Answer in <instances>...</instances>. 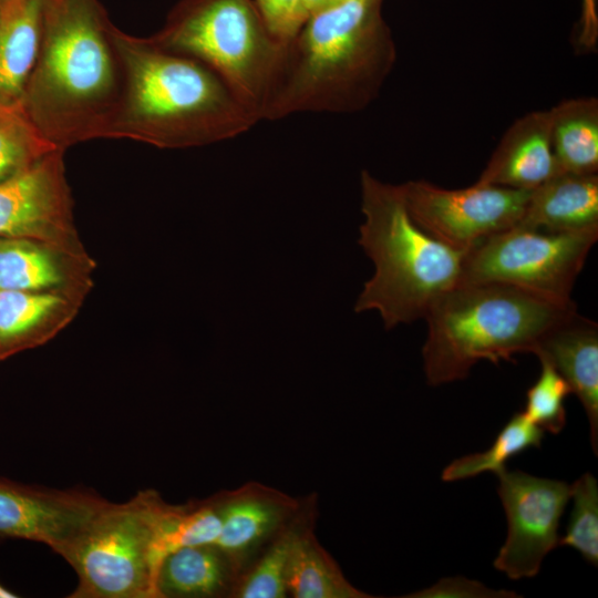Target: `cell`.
<instances>
[{
    "label": "cell",
    "instance_id": "cell-25",
    "mask_svg": "<svg viewBox=\"0 0 598 598\" xmlns=\"http://www.w3.org/2000/svg\"><path fill=\"white\" fill-rule=\"evenodd\" d=\"M54 150L58 147L38 130L22 101L0 102V184L28 169Z\"/></svg>",
    "mask_w": 598,
    "mask_h": 598
},
{
    "label": "cell",
    "instance_id": "cell-28",
    "mask_svg": "<svg viewBox=\"0 0 598 598\" xmlns=\"http://www.w3.org/2000/svg\"><path fill=\"white\" fill-rule=\"evenodd\" d=\"M526 394L523 414L535 425L551 434H558L566 425L565 399L570 392L563 377L546 361Z\"/></svg>",
    "mask_w": 598,
    "mask_h": 598
},
{
    "label": "cell",
    "instance_id": "cell-7",
    "mask_svg": "<svg viewBox=\"0 0 598 598\" xmlns=\"http://www.w3.org/2000/svg\"><path fill=\"white\" fill-rule=\"evenodd\" d=\"M163 501L144 489L107 502L55 551L78 575L70 598H158L153 540Z\"/></svg>",
    "mask_w": 598,
    "mask_h": 598
},
{
    "label": "cell",
    "instance_id": "cell-9",
    "mask_svg": "<svg viewBox=\"0 0 598 598\" xmlns=\"http://www.w3.org/2000/svg\"><path fill=\"white\" fill-rule=\"evenodd\" d=\"M399 187L412 219L432 237L463 251L517 225L532 192L476 182L458 189L426 181Z\"/></svg>",
    "mask_w": 598,
    "mask_h": 598
},
{
    "label": "cell",
    "instance_id": "cell-22",
    "mask_svg": "<svg viewBox=\"0 0 598 598\" xmlns=\"http://www.w3.org/2000/svg\"><path fill=\"white\" fill-rule=\"evenodd\" d=\"M288 594L296 598H364L365 592L350 584L312 532L298 535L287 575Z\"/></svg>",
    "mask_w": 598,
    "mask_h": 598
},
{
    "label": "cell",
    "instance_id": "cell-18",
    "mask_svg": "<svg viewBox=\"0 0 598 598\" xmlns=\"http://www.w3.org/2000/svg\"><path fill=\"white\" fill-rule=\"evenodd\" d=\"M550 233L598 229V175L558 173L532 189L519 223Z\"/></svg>",
    "mask_w": 598,
    "mask_h": 598
},
{
    "label": "cell",
    "instance_id": "cell-30",
    "mask_svg": "<svg viewBox=\"0 0 598 598\" xmlns=\"http://www.w3.org/2000/svg\"><path fill=\"white\" fill-rule=\"evenodd\" d=\"M415 598H508L516 597L514 591L495 590L482 582L465 577H446L429 588L409 595Z\"/></svg>",
    "mask_w": 598,
    "mask_h": 598
},
{
    "label": "cell",
    "instance_id": "cell-21",
    "mask_svg": "<svg viewBox=\"0 0 598 598\" xmlns=\"http://www.w3.org/2000/svg\"><path fill=\"white\" fill-rule=\"evenodd\" d=\"M549 110L551 147L559 173L597 174V99H570Z\"/></svg>",
    "mask_w": 598,
    "mask_h": 598
},
{
    "label": "cell",
    "instance_id": "cell-8",
    "mask_svg": "<svg viewBox=\"0 0 598 598\" xmlns=\"http://www.w3.org/2000/svg\"><path fill=\"white\" fill-rule=\"evenodd\" d=\"M598 229L550 233L515 225L464 252L460 282H496L569 302Z\"/></svg>",
    "mask_w": 598,
    "mask_h": 598
},
{
    "label": "cell",
    "instance_id": "cell-16",
    "mask_svg": "<svg viewBox=\"0 0 598 598\" xmlns=\"http://www.w3.org/2000/svg\"><path fill=\"white\" fill-rule=\"evenodd\" d=\"M219 498L221 530L215 545L236 571L281 530L297 508L286 495L256 485L219 495Z\"/></svg>",
    "mask_w": 598,
    "mask_h": 598
},
{
    "label": "cell",
    "instance_id": "cell-6",
    "mask_svg": "<svg viewBox=\"0 0 598 598\" xmlns=\"http://www.w3.org/2000/svg\"><path fill=\"white\" fill-rule=\"evenodd\" d=\"M148 39L206 65L258 122L265 120L287 43L270 32L252 0H181Z\"/></svg>",
    "mask_w": 598,
    "mask_h": 598
},
{
    "label": "cell",
    "instance_id": "cell-15",
    "mask_svg": "<svg viewBox=\"0 0 598 598\" xmlns=\"http://www.w3.org/2000/svg\"><path fill=\"white\" fill-rule=\"evenodd\" d=\"M558 173L550 110L533 111L507 128L476 183L532 190Z\"/></svg>",
    "mask_w": 598,
    "mask_h": 598
},
{
    "label": "cell",
    "instance_id": "cell-24",
    "mask_svg": "<svg viewBox=\"0 0 598 598\" xmlns=\"http://www.w3.org/2000/svg\"><path fill=\"white\" fill-rule=\"evenodd\" d=\"M543 437L544 431L532 423L523 412L515 413L486 451L454 460L443 470L442 480L455 482L485 472L497 475L506 468V462L513 456L530 447H539Z\"/></svg>",
    "mask_w": 598,
    "mask_h": 598
},
{
    "label": "cell",
    "instance_id": "cell-11",
    "mask_svg": "<svg viewBox=\"0 0 598 598\" xmlns=\"http://www.w3.org/2000/svg\"><path fill=\"white\" fill-rule=\"evenodd\" d=\"M64 152L54 150L0 184V238L35 240L87 256L75 230Z\"/></svg>",
    "mask_w": 598,
    "mask_h": 598
},
{
    "label": "cell",
    "instance_id": "cell-27",
    "mask_svg": "<svg viewBox=\"0 0 598 598\" xmlns=\"http://www.w3.org/2000/svg\"><path fill=\"white\" fill-rule=\"evenodd\" d=\"M573 509L559 545L576 549L589 564H598V484L590 473L570 485Z\"/></svg>",
    "mask_w": 598,
    "mask_h": 598
},
{
    "label": "cell",
    "instance_id": "cell-5",
    "mask_svg": "<svg viewBox=\"0 0 598 598\" xmlns=\"http://www.w3.org/2000/svg\"><path fill=\"white\" fill-rule=\"evenodd\" d=\"M359 244L373 261L354 311L378 310L386 329L424 319L461 279L463 250L432 237L410 216L399 185L361 173Z\"/></svg>",
    "mask_w": 598,
    "mask_h": 598
},
{
    "label": "cell",
    "instance_id": "cell-2",
    "mask_svg": "<svg viewBox=\"0 0 598 598\" xmlns=\"http://www.w3.org/2000/svg\"><path fill=\"white\" fill-rule=\"evenodd\" d=\"M112 32L123 82L106 138L187 148L235 138L258 123L225 82L199 61L115 25Z\"/></svg>",
    "mask_w": 598,
    "mask_h": 598
},
{
    "label": "cell",
    "instance_id": "cell-19",
    "mask_svg": "<svg viewBox=\"0 0 598 598\" xmlns=\"http://www.w3.org/2000/svg\"><path fill=\"white\" fill-rule=\"evenodd\" d=\"M43 0H0V102L22 101L34 66Z\"/></svg>",
    "mask_w": 598,
    "mask_h": 598
},
{
    "label": "cell",
    "instance_id": "cell-20",
    "mask_svg": "<svg viewBox=\"0 0 598 598\" xmlns=\"http://www.w3.org/2000/svg\"><path fill=\"white\" fill-rule=\"evenodd\" d=\"M236 569L216 545L182 547L167 554L156 574L158 598H212L233 592Z\"/></svg>",
    "mask_w": 598,
    "mask_h": 598
},
{
    "label": "cell",
    "instance_id": "cell-17",
    "mask_svg": "<svg viewBox=\"0 0 598 598\" xmlns=\"http://www.w3.org/2000/svg\"><path fill=\"white\" fill-rule=\"evenodd\" d=\"M83 299L64 292L0 289V362L58 334L75 317Z\"/></svg>",
    "mask_w": 598,
    "mask_h": 598
},
{
    "label": "cell",
    "instance_id": "cell-23",
    "mask_svg": "<svg viewBox=\"0 0 598 598\" xmlns=\"http://www.w3.org/2000/svg\"><path fill=\"white\" fill-rule=\"evenodd\" d=\"M221 530L219 496L184 505L164 501L157 516L153 557L158 566L163 558L182 547L215 545Z\"/></svg>",
    "mask_w": 598,
    "mask_h": 598
},
{
    "label": "cell",
    "instance_id": "cell-3",
    "mask_svg": "<svg viewBox=\"0 0 598 598\" xmlns=\"http://www.w3.org/2000/svg\"><path fill=\"white\" fill-rule=\"evenodd\" d=\"M395 61L382 0L332 2L311 12L287 43L265 120L360 112L378 97Z\"/></svg>",
    "mask_w": 598,
    "mask_h": 598
},
{
    "label": "cell",
    "instance_id": "cell-32",
    "mask_svg": "<svg viewBox=\"0 0 598 598\" xmlns=\"http://www.w3.org/2000/svg\"><path fill=\"white\" fill-rule=\"evenodd\" d=\"M338 0H305V4H306V8H307V11H308V16L318 10V9H321L332 2H336Z\"/></svg>",
    "mask_w": 598,
    "mask_h": 598
},
{
    "label": "cell",
    "instance_id": "cell-13",
    "mask_svg": "<svg viewBox=\"0 0 598 598\" xmlns=\"http://www.w3.org/2000/svg\"><path fill=\"white\" fill-rule=\"evenodd\" d=\"M94 261L30 239L0 238V289L84 298Z\"/></svg>",
    "mask_w": 598,
    "mask_h": 598
},
{
    "label": "cell",
    "instance_id": "cell-1",
    "mask_svg": "<svg viewBox=\"0 0 598 598\" xmlns=\"http://www.w3.org/2000/svg\"><path fill=\"white\" fill-rule=\"evenodd\" d=\"M99 0H43L41 41L22 104L55 147L106 138L123 72Z\"/></svg>",
    "mask_w": 598,
    "mask_h": 598
},
{
    "label": "cell",
    "instance_id": "cell-4",
    "mask_svg": "<svg viewBox=\"0 0 598 598\" xmlns=\"http://www.w3.org/2000/svg\"><path fill=\"white\" fill-rule=\"evenodd\" d=\"M575 311L574 301H553L508 285L458 282L424 317L426 382H454L478 361L498 364L517 353H533L542 337Z\"/></svg>",
    "mask_w": 598,
    "mask_h": 598
},
{
    "label": "cell",
    "instance_id": "cell-10",
    "mask_svg": "<svg viewBox=\"0 0 598 598\" xmlns=\"http://www.w3.org/2000/svg\"><path fill=\"white\" fill-rule=\"evenodd\" d=\"M497 477L507 536L494 567L514 580L532 578L538 574L544 558L559 545L558 528L570 499V485L519 470L505 468Z\"/></svg>",
    "mask_w": 598,
    "mask_h": 598
},
{
    "label": "cell",
    "instance_id": "cell-14",
    "mask_svg": "<svg viewBox=\"0 0 598 598\" xmlns=\"http://www.w3.org/2000/svg\"><path fill=\"white\" fill-rule=\"evenodd\" d=\"M533 354L549 363L581 402L598 451V324L577 311L551 327Z\"/></svg>",
    "mask_w": 598,
    "mask_h": 598
},
{
    "label": "cell",
    "instance_id": "cell-29",
    "mask_svg": "<svg viewBox=\"0 0 598 598\" xmlns=\"http://www.w3.org/2000/svg\"><path fill=\"white\" fill-rule=\"evenodd\" d=\"M270 32L288 43L308 17L305 0H252Z\"/></svg>",
    "mask_w": 598,
    "mask_h": 598
},
{
    "label": "cell",
    "instance_id": "cell-26",
    "mask_svg": "<svg viewBox=\"0 0 598 598\" xmlns=\"http://www.w3.org/2000/svg\"><path fill=\"white\" fill-rule=\"evenodd\" d=\"M303 527L285 525L252 568L234 586L240 598H283L288 594L287 575L295 542Z\"/></svg>",
    "mask_w": 598,
    "mask_h": 598
},
{
    "label": "cell",
    "instance_id": "cell-31",
    "mask_svg": "<svg viewBox=\"0 0 598 598\" xmlns=\"http://www.w3.org/2000/svg\"><path fill=\"white\" fill-rule=\"evenodd\" d=\"M581 31L579 41L587 47L595 44L598 34V14L596 0H581Z\"/></svg>",
    "mask_w": 598,
    "mask_h": 598
},
{
    "label": "cell",
    "instance_id": "cell-12",
    "mask_svg": "<svg viewBox=\"0 0 598 598\" xmlns=\"http://www.w3.org/2000/svg\"><path fill=\"white\" fill-rule=\"evenodd\" d=\"M109 501L86 488H52L0 476V540L23 539L54 553Z\"/></svg>",
    "mask_w": 598,
    "mask_h": 598
},
{
    "label": "cell",
    "instance_id": "cell-33",
    "mask_svg": "<svg viewBox=\"0 0 598 598\" xmlns=\"http://www.w3.org/2000/svg\"><path fill=\"white\" fill-rule=\"evenodd\" d=\"M18 595L0 582V598H16Z\"/></svg>",
    "mask_w": 598,
    "mask_h": 598
}]
</instances>
